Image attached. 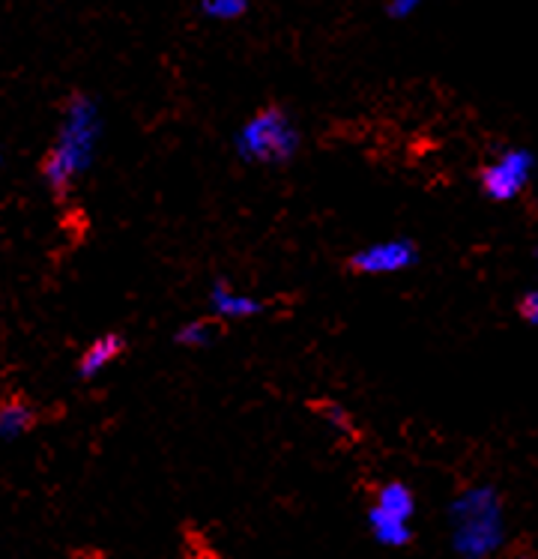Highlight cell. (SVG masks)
<instances>
[{
    "label": "cell",
    "mask_w": 538,
    "mask_h": 559,
    "mask_svg": "<svg viewBox=\"0 0 538 559\" xmlns=\"http://www.w3.org/2000/svg\"><path fill=\"white\" fill-rule=\"evenodd\" d=\"M99 135H103V120H99L96 103L91 96H72L63 111L58 141L43 165V174L55 192L67 194L81 174L91 168L96 147H99Z\"/></svg>",
    "instance_id": "cell-1"
},
{
    "label": "cell",
    "mask_w": 538,
    "mask_h": 559,
    "mask_svg": "<svg viewBox=\"0 0 538 559\" xmlns=\"http://www.w3.org/2000/svg\"><path fill=\"white\" fill-rule=\"evenodd\" d=\"M452 548L461 559H488L503 548L505 518L503 500L491 485H476L449 506Z\"/></svg>",
    "instance_id": "cell-2"
},
{
    "label": "cell",
    "mask_w": 538,
    "mask_h": 559,
    "mask_svg": "<svg viewBox=\"0 0 538 559\" xmlns=\"http://www.w3.org/2000/svg\"><path fill=\"white\" fill-rule=\"evenodd\" d=\"M234 147L240 159L258 162V165H285L297 156L299 132L294 120L282 108H261L252 115L234 138Z\"/></svg>",
    "instance_id": "cell-3"
},
{
    "label": "cell",
    "mask_w": 538,
    "mask_h": 559,
    "mask_svg": "<svg viewBox=\"0 0 538 559\" xmlns=\"http://www.w3.org/2000/svg\"><path fill=\"white\" fill-rule=\"evenodd\" d=\"M536 171V156L524 147L503 150L493 162H488L479 171V183L485 198L497 204H509L521 198V192L529 186V177Z\"/></svg>",
    "instance_id": "cell-4"
},
{
    "label": "cell",
    "mask_w": 538,
    "mask_h": 559,
    "mask_svg": "<svg viewBox=\"0 0 538 559\" xmlns=\"http://www.w3.org/2000/svg\"><path fill=\"white\" fill-rule=\"evenodd\" d=\"M416 261H419L416 242L404 240V237H392V240L371 242L366 249L354 251L347 266L356 275H398L404 270H410Z\"/></svg>",
    "instance_id": "cell-5"
},
{
    "label": "cell",
    "mask_w": 538,
    "mask_h": 559,
    "mask_svg": "<svg viewBox=\"0 0 538 559\" xmlns=\"http://www.w3.org/2000/svg\"><path fill=\"white\" fill-rule=\"evenodd\" d=\"M206 302H210L213 318L218 320H252L264 311V302H261V299L252 297V294H242V290L230 287L228 282H222V278L210 287Z\"/></svg>",
    "instance_id": "cell-6"
},
{
    "label": "cell",
    "mask_w": 538,
    "mask_h": 559,
    "mask_svg": "<svg viewBox=\"0 0 538 559\" xmlns=\"http://www.w3.org/2000/svg\"><path fill=\"white\" fill-rule=\"evenodd\" d=\"M123 354H127V338H123L120 332H105V335H99V338L81 354L79 374L87 377V380L96 374H103L105 368L115 366Z\"/></svg>",
    "instance_id": "cell-7"
},
{
    "label": "cell",
    "mask_w": 538,
    "mask_h": 559,
    "mask_svg": "<svg viewBox=\"0 0 538 559\" xmlns=\"http://www.w3.org/2000/svg\"><path fill=\"white\" fill-rule=\"evenodd\" d=\"M371 509H378V512L383 514H392V518L410 524V518L416 514V497H413V491L404 481H386V485H380L378 493H374Z\"/></svg>",
    "instance_id": "cell-8"
},
{
    "label": "cell",
    "mask_w": 538,
    "mask_h": 559,
    "mask_svg": "<svg viewBox=\"0 0 538 559\" xmlns=\"http://www.w3.org/2000/svg\"><path fill=\"white\" fill-rule=\"evenodd\" d=\"M368 530L383 548H404V545H410L413 538V530L407 521H398V518L378 512V509H368Z\"/></svg>",
    "instance_id": "cell-9"
},
{
    "label": "cell",
    "mask_w": 538,
    "mask_h": 559,
    "mask_svg": "<svg viewBox=\"0 0 538 559\" xmlns=\"http://www.w3.org/2000/svg\"><path fill=\"white\" fill-rule=\"evenodd\" d=\"M34 425V411L22 399H7L0 404V437H22Z\"/></svg>",
    "instance_id": "cell-10"
},
{
    "label": "cell",
    "mask_w": 538,
    "mask_h": 559,
    "mask_svg": "<svg viewBox=\"0 0 538 559\" xmlns=\"http://www.w3.org/2000/svg\"><path fill=\"white\" fill-rule=\"evenodd\" d=\"M216 342V326L213 320H189L177 330V344L180 347H189V350H201L206 344Z\"/></svg>",
    "instance_id": "cell-11"
},
{
    "label": "cell",
    "mask_w": 538,
    "mask_h": 559,
    "mask_svg": "<svg viewBox=\"0 0 538 559\" xmlns=\"http://www.w3.org/2000/svg\"><path fill=\"white\" fill-rule=\"evenodd\" d=\"M201 10L213 22H237L249 12V0H201Z\"/></svg>",
    "instance_id": "cell-12"
},
{
    "label": "cell",
    "mask_w": 538,
    "mask_h": 559,
    "mask_svg": "<svg viewBox=\"0 0 538 559\" xmlns=\"http://www.w3.org/2000/svg\"><path fill=\"white\" fill-rule=\"evenodd\" d=\"M321 413H323V419L333 425L335 431H344V435H347V431H354V425H350L354 423V419H350V413L344 411V407H338L335 401L321 404Z\"/></svg>",
    "instance_id": "cell-13"
},
{
    "label": "cell",
    "mask_w": 538,
    "mask_h": 559,
    "mask_svg": "<svg viewBox=\"0 0 538 559\" xmlns=\"http://www.w3.org/2000/svg\"><path fill=\"white\" fill-rule=\"evenodd\" d=\"M517 309H521V318L527 320L529 326H538V287L521 297V306H517Z\"/></svg>",
    "instance_id": "cell-14"
},
{
    "label": "cell",
    "mask_w": 538,
    "mask_h": 559,
    "mask_svg": "<svg viewBox=\"0 0 538 559\" xmlns=\"http://www.w3.org/2000/svg\"><path fill=\"white\" fill-rule=\"evenodd\" d=\"M425 0H390L386 3V12H390L392 19H410L413 12L422 7Z\"/></svg>",
    "instance_id": "cell-15"
},
{
    "label": "cell",
    "mask_w": 538,
    "mask_h": 559,
    "mask_svg": "<svg viewBox=\"0 0 538 559\" xmlns=\"http://www.w3.org/2000/svg\"><path fill=\"white\" fill-rule=\"evenodd\" d=\"M517 559H538V557H536V554H521Z\"/></svg>",
    "instance_id": "cell-16"
}]
</instances>
